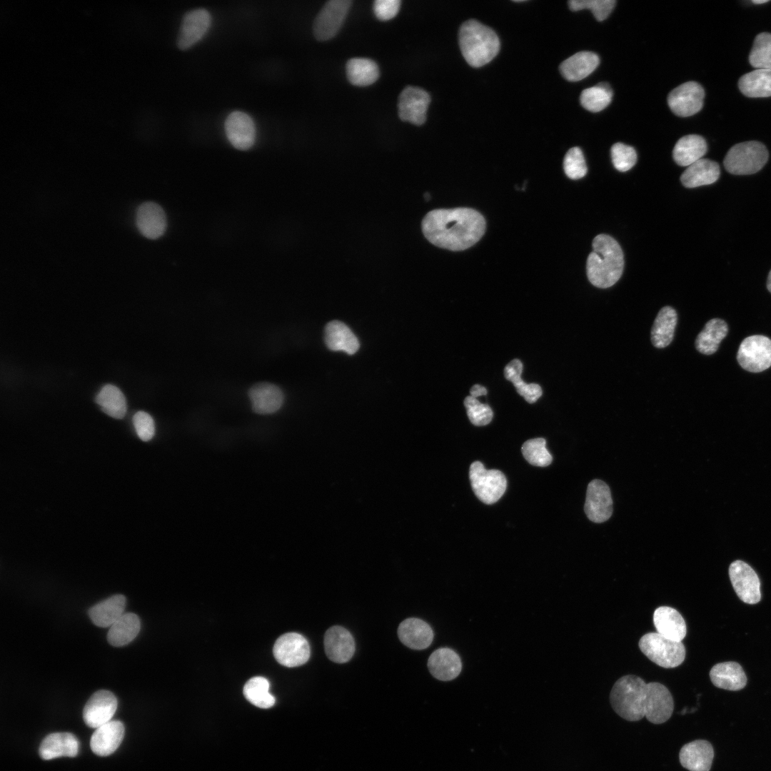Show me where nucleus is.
<instances>
[{
	"label": "nucleus",
	"instance_id": "obj_15",
	"mask_svg": "<svg viewBox=\"0 0 771 771\" xmlns=\"http://www.w3.org/2000/svg\"><path fill=\"white\" fill-rule=\"evenodd\" d=\"M117 706V699L111 691L98 690L90 697L84 706V721L89 727L97 728L111 721Z\"/></svg>",
	"mask_w": 771,
	"mask_h": 771
},
{
	"label": "nucleus",
	"instance_id": "obj_9",
	"mask_svg": "<svg viewBox=\"0 0 771 771\" xmlns=\"http://www.w3.org/2000/svg\"><path fill=\"white\" fill-rule=\"evenodd\" d=\"M352 3L351 0H331L325 4L313 24V33L317 40L327 41L337 34Z\"/></svg>",
	"mask_w": 771,
	"mask_h": 771
},
{
	"label": "nucleus",
	"instance_id": "obj_40",
	"mask_svg": "<svg viewBox=\"0 0 771 771\" xmlns=\"http://www.w3.org/2000/svg\"><path fill=\"white\" fill-rule=\"evenodd\" d=\"M270 684L263 677L251 678L243 687L245 697L260 708H269L275 703L274 697L269 692Z\"/></svg>",
	"mask_w": 771,
	"mask_h": 771
},
{
	"label": "nucleus",
	"instance_id": "obj_2",
	"mask_svg": "<svg viewBox=\"0 0 771 771\" xmlns=\"http://www.w3.org/2000/svg\"><path fill=\"white\" fill-rule=\"evenodd\" d=\"M485 220L470 208L435 209L422 221V231L432 244L448 250H465L476 243L485 231Z\"/></svg>",
	"mask_w": 771,
	"mask_h": 771
},
{
	"label": "nucleus",
	"instance_id": "obj_20",
	"mask_svg": "<svg viewBox=\"0 0 771 771\" xmlns=\"http://www.w3.org/2000/svg\"><path fill=\"white\" fill-rule=\"evenodd\" d=\"M125 733L124 724L119 720H111L97 727L91 735L90 747L99 756H108L114 752L121 745Z\"/></svg>",
	"mask_w": 771,
	"mask_h": 771
},
{
	"label": "nucleus",
	"instance_id": "obj_18",
	"mask_svg": "<svg viewBox=\"0 0 771 771\" xmlns=\"http://www.w3.org/2000/svg\"><path fill=\"white\" fill-rule=\"evenodd\" d=\"M324 648L328 657L334 662L344 663L351 660L355 652V642L346 628L336 625L327 630L324 635Z\"/></svg>",
	"mask_w": 771,
	"mask_h": 771
},
{
	"label": "nucleus",
	"instance_id": "obj_28",
	"mask_svg": "<svg viewBox=\"0 0 771 771\" xmlns=\"http://www.w3.org/2000/svg\"><path fill=\"white\" fill-rule=\"evenodd\" d=\"M600 63L598 56L591 51H580L570 56L560 66L562 76L569 81H578L595 70Z\"/></svg>",
	"mask_w": 771,
	"mask_h": 771
},
{
	"label": "nucleus",
	"instance_id": "obj_32",
	"mask_svg": "<svg viewBox=\"0 0 771 771\" xmlns=\"http://www.w3.org/2000/svg\"><path fill=\"white\" fill-rule=\"evenodd\" d=\"M707 150V146L703 137L696 134L684 136L675 143L672 156L677 164L689 166L702 158Z\"/></svg>",
	"mask_w": 771,
	"mask_h": 771
},
{
	"label": "nucleus",
	"instance_id": "obj_44",
	"mask_svg": "<svg viewBox=\"0 0 771 771\" xmlns=\"http://www.w3.org/2000/svg\"><path fill=\"white\" fill-rule=\"evenodd\" d=\"M566 176L573 180L584 177L588 171L587 165L581 149L573 147L566 153L563 161Z\"/></svg>",
	"mask_w": 771,
	"mask_h": 771
},
{
	"label": "nucleus",
	"instance_id": "obj_43",
	"mask_svg": "<svg viewBox=\"0 0 771 771\" xmlns=\"http://www.w3.org/2000/svg\"><path fill=\"white\" fill-rule=\"evenodd\" d=\"M616 4L615 0H570L569 8L572 11L590 9L597 21L605 20L612 12Z\"/></svg>",
	"mask_w": 771,
	"mask_h": 771
},
{
	"label": "nucleus",
	"instance_id": "obj_37",
	"mask_svg": "<svg viewBox=\"0 0 771 771\" xmlns=\"http://www.w3.org/2000/svg\"><path fill=\"white\" fill-rule=\"evenodd\" d=\"M346 70L349 82L358 86L373 84L378 80L380 74L377 64L366 58L351 59L346 64Z\"/></svg>",
	"mask_w": 771,
	"mask_h": 771
},
{
	"label": "nucleus",
	"instance_id": "obj_52",
	"mask_svg": "<svg viewBox=\"0 0 771 771\" xmlns=\"http://www.w3.org/2000/svg\"><path fill=\"white\" fill-rule=\"evenodd\" d=\"M768 0H753L752 2L756 4H764L768 2Z\"/></svg>",
	"mask_w": 771,
	"mask_h": 771
},
{
	"label": "nucleus",
	"instance_id": "obj_6",
	"mask_svg": "<svg viewBox=\"0 0 771 771\" xmlns=\"http://www.w3.org/2000/svg\"><path fill=\"white\" fill-rule=\"evenodd\" d=\"M638 645L650 660L664 668L676 667L685 658V647L682 641L670 640L657 632L645 634Z\"/></svg>",
	"mask_w": 771,
	"mask_h": 771
},
{
	"label": "nucleus",
	"instance_id": "obj_29",
	"mask_svg": "<svg viewBox=\"0 0 771 771\" xmlns=\"http://www.w3.org/2000/svg\"><path fill=\"white\" fill-rule=\"evenodd\" d=\"M325 342L334 351L354 354L359 348V341L353 331L339 321L329 322L325 328Z\"/></svg>",
	"mask_w": 771,
	"mask_h": 771
},
{
	"label": "nucleus",
	"instance_id": "obj_25",
	"mask_svg": "<svg viewBox=\"0 0 771 771\" xmlns=\"http://www.w3.org/2000/svg\"><path fill=\"white\" fill-rule=\"evenodd\" d=\"M78 739L69 732H54L47 735L39 747V755L49 760L60 757H76L79 752Z\"/></svg>",
	"mask_w": 771,
	"mask_h": 771
},
{
	"label": "nucleus",
	"instance_id": "obj_30",
	"mask_svg": "<svg viewBox=\"0 0 771 771\" xmlns=\"http://www.w3.org/2000/svg\"><path fill=\"white\" fill-rule=\"evenodd\" d=\"M720 173V166L717 162L701 158L687 167L680 176V181L685 187L695 188L715 183Z\"/></svg>",
	"mask_w": 771,
	"mask_h": 771
},
{
	"label": "nucleus",
	"instance_id": "obj_33",
	"mask_svg": "<svg viewBox=\"0 0 771 771\" xmlns=\"http://www.w3.org/2000/svg\"><path fill=\"white\" fill-rule=\"evenodd\" d=\"M677 321L676 311L665 306L658 312L651 329V342L657 348L667 347L672 342Z\"/></svg>",
	"mask_w": 771,
	"mask_h": 771
},
{
	"label": "nucleus",
	"instance_id": "obj_26",
	"mask_svg": "<svg viewBox=\"0 0 771 771\" xmlns=\"http://www.w3.org/2000/svg\"><path fill=\"white\" fill-rule=\"evenodd\" d=\"M248 395L252 408L258 414H270L277 411L283 403V393L272 383H259L253 386Z\"/></svg>",
	"mask_w": 771,
	"mask_h": 771
},
{
	"label": "nucleus",
	"instance_id": "obj_42",
	"mask_svg": "<svg viewBox=\"0 0 771 771\" xmlns=\"http://www.w3.org/2000/svg\"><path fill=\"white\" fill-rule=\"evenodd\" d=\"M521 451L525 459L533 465L546 467L552 463L553 456L546 448L544 438L526 440L522 445Z\"/></svg>",
	"mask_w": 771,
	"mask_h": 771
},
{
	"label": "nucleus",
	"instance_id": "obj_7",
	"mask_svg": "<svg viewBox=\"0 0 771 771\" xmlns=\"http://www.w3.org/2000/svg\"><path fill=\"white\" fill-rule=\"evenodd\" d=\"M469 478L475 495L488 505L496 503L507 488L506 478L501 471L487 470L480 461L471 463Z\"/></svg>",
	"mask_w": 771,
	"mask_h": 771
},
{
	"label": "nucleus",
	"instance_id": "obj_12",
	"mask_svg": "<svg viewBox=\"0 0 771 771\" xmlns=\"http://www.w3.org/2000/svg\"><path fill=\"white\" fill-rule=\"evenodd\" d=\"M430 102V97L426 91L419 87L406 86L398 97V116L403 121L422 125L426 121Z\"/></svg>",
	"mask_w": 771,
	"mask_h": 771
},
{
	"label": "nucleus",
	"instance_id": "obj_24",
	"mask_svg": "<svg viewBox=\"0 0 771 771\" xmlns=\"http://www.w3.org/2000/svg\"><path fill=\"white\" fill-rule=\"evenodd\" d=\"M400 640L414 650L427 648L433 640V632L425 621L415 618L403 620L398 628Z\"/></svg>",
	"mask_w": 771,
	"mask_h": 771
},
{
	"label": "nucleus",
	"instance_id": "obj_51",
	"mask_svg": "<svg viewBox=\"0 0 771 771\" xmlns=\"http://www.w3.org/2000/svg\"><path fill=\"white\" fill-rule=\"evenodd\" d=\"M767 287L768 291L771 293V271H770L768 277H767Z\"/></svg>",
	"mask_w": 771,
	"mask_h": 771
},
{
	"label": "nucleus",
	"instance_id": "obj_50",
	"mask_svg": "<svg viewBox=\"0 0 771 771\" xmlns=\"http://www.w3.org/2000/svg\"><path fill=\"white\" fill-rule=\"evenodd\" d=\"M470 393L472 397L476 398L480 395H486L487 390L485 387L478 384H475L471 388Z\"/></svg>",
	"mask_w": 771,
	"mask_h": 771
},
{
	"label": "nucleus",
	"instance_id": "obj_41",
	"mask_svg": "<svg viewBox=\"0 0 771 771\" xmlns=\"http://www.w3.org/2000/svg\"><path fill=\"white\" fill-rule=\"evenodd\" d=\"M749 61L756 69H771V34L763 32L757 35Z\"/></svg>",
	"mask_w": 771,
	"mask_h": 771
},
{
	"label": "nucleus",
	"instance_id": "obj_14",
	"mask_svg": "<svg viewBox=\"0 0 771 771\" xmlns=\"http://www.w3.org/2000/svg\"><path fill=\"white\" fill-rule=\"evenodd\" d=\"M588 519L596 523L608 520L613 513V500L609 486L599 479L588 485L584 506Z\"/></svg>",
	"mask_w": 771,
	"mask_h": 771
},
{
	"label": "nucleus",
	"instance_id": "obj_10",
	"mask_svg": "<svg viewBox=\"0 0 771 771\" xmlns=\"http://www.w3.org/2000/svg\"><path fill=\"white\" fill-rule=\"evenodd\" d=\"M273 652L277 662L288 667L305 664L311 654L307 640L296 633H288L281 635L273 645Z\"/></svg>",
	"mask_w": 771,
	"mask_h": 771
},
{
	"label": "nucleus",
	"instance_id": "obj_4",
	"mask_svg": "<svg viewBox=\"0 0 771 771\" xmlns=\"http://www.w3.org/2000/svg\"><path fill=\"white\" fill-rule=\"evenodd\" d=\"M458 38L462 55L473 67L487 64L500 51V44L495 32L474 19L461 25Z\"/></svg>",
	"mask_w": 771,
	"mask_h": 771
},
{
	"label": "nucleus",
	"instance_id": "obj_16",
	"mask_svg": "<svg viewBox=\"0 0 771 771\" xmlns=\"http://www.w3.org/2000/svg\"><path fill=\"white\" fill-rule=\"evenodd\" d=\"M225 131L228 141L237 149H249L255 142L254 122L249 115L243 111H235L227 116Z\"/></svg>",
	"mask_w": 771,
	"mask_h": 771
},
{
	"label": "nucleus",
	"instance_id": "obj_22",
	"mask_svg": "<svg viewBox=\"0 0 771 771\" xmlns=\"http://www.w3.org/2000/svg\"><path fill=\"white\" fill-rule=\"evenodd\" d=\"M656 632L672 640L681 642L686 636L687 628L684 618L675 609L660 606L653 613Z\"/></svg>",
	"mask_w": 771,
	"mask_h": 771
},
{
	"label": "nucleus",
	"instance_id": "obj_31",
	"mask_svg": "<svg viewBox=\"0 0 771 771\" xmlns=\"http://www.w3.org/2000/svg\"><path fill=\"white\" fill-rule=\"evenodd\" d=\"M125 607L126 598L115 595L91 607L89 615L94 625L110 628L124 614Z\"/></svg>",
	"mask_w": 771,
	"mask_h": 771
},
{
	"label": "nucleus",
	"instance_id": "obj_46",
	"mask_svg": "<svg viewBox=\"0 0 771 771\" xmlns=\"http://www.w3.org/2000/svg\"><path fill=\"white\" fill-rule=\"evenodd\" d=\"M464 405L470 422L477 426L488 425L493 418V411L489 405L483 404L471 395L464 400Z\"/></svg>",
	"mask_w": 771,
	"mask_h": 771
},
{
	"label": "nucleus",
	"instance_id": "obj_5",
	"mask_svg": "<svg viewBox=\"0 0 771 771\" xmlns=\"http://www.w3.org/2000/svg\"><path fill=\"white\" fill-rule=\"evenodd\" d=\"M768 151L762 143L752 141L735 144L724 158V166L735 175H750L759 171L768 160Z\"/></svg>",
	"mask_w": 771,
	"mask_h": 771
},
{
	"label": "nucleus",
	"instance_id": "obj_47",
	"mask_svg": "<svg viewBox=\"0 0 771 771\" xmlns=\"http://www.w3.org/2000/svg\"><path fill=\"white\" fill-rule=\"evenodd\" d=\"M133 423L139 438L143 441L150 440L155 433V425L152 417L144 411L137 412L133 418Z\"/></svg>",
	"mask_w": 771,
	"mask_h": 771
},
{
	"label": "nucleus",
	"instance_id": "obj_1",
	"mask_svg": "<svg viewBox=\"0 0 771 771\" xmlns=\"http://www.w3.org/2000/svg\"><path fill=\"white\" fill-rule=\"evenodd\" d=\"M615 712L628 721L645 717L653 724H662L672 715L674 701L669 690L662 684L645 682L633 675L619 678L610 695Z\"/></svg>",
	"mask_w": 771,
	"mask_h": 771
},
{
	"label": "nucleus",
	"instance_id": "obj_39",
	"mask_svg": "<svg viewBox=\"0 0 771 771\" xmlns=\"http://www.w3.org/2000/svg\"><path fill=\"white\" fill-rule=\"evenodd\" d=\"M613 91L608 83L598 84L584 89L580 94L582 106L591 112H598L605 109L611 102Z\"/></svg>",
	"mask_w": 771,
	"mask_h": 771
},
{
	"label": "nucleus",
	"instance_id": "obj_48",
	"mask_svg": "<svg viewBox=\"0 0 771 771\" xmlns=\"http://www.w3.org/2000/svg\"><path fill=\"white\" fill-rule=\"evenodd\" d=\"M400 3L399 0H376L373 4L374 14L381 21L391 19L398 14Z\"/></svg>",
	"mask_w": 771,
	"mask_h": 771
},
{
	"label": "nucleus",
	"instance_id": "obj_27",
	"mask_svg": "<svg viewBox=\"0 0 771 771\" xmlns=\"http://www.w3.org/2000/svg\"><path fill=\"white\" fill-rule=\"evenodd\" d=\"M712 684L721 689L739 690L745 687L747 677L740 665L736 662H724L715 665L710 671Z\"/></svg>",
	"mask_w": 771,
	"mask_h": 771
},
{
	"label": "nucleus",
	"instance_id": "obj_38",
	"mask_svg": "<svg viewBox=\"0 0 771 771\" xmlns=\"http://www.w3.org/2000/svg\"><path fill=\"white\" fill-rule=\"evenodd\" d=\"M96 402L108 415L121 419L126 413V400L121 390L115 386H104L96 397Z\"/></svg>",
	"mask_w": 771,
	"mask_h": 771
},
{
	"label": "nucleus",
	"instance_id": "obj_35",
	"mask_svg": "<svg viewBox=\"0 0 771 771\" xmlns=\"http://www.w3.org/2000/svg\"><path fill=\"white\" fill-rule=\"evenodd\" d=\"M727 331V325L723 320L720 318L710 320L697 336L695 340L697 350L702 354H713L718 349L720 343L726 336Z\"/></svg>",
	"mask_w": 771,
	"mask_h": 771
},
{
	"label": "nucleus",
	"instance_id": "obj_19",
	"mask_svg": "<svg viewBox=\"0 0 771 771\" xmlns=\"http://www.w3.org/2000/svg\"><path fill=\"white\" fill-rule=\"evenodd\" d=\"M136 226L146 238L156 239L166 228V218L163 208L157 203L148 201L141 203L136 211Z\"/></svg>",
	"mask_w": 771,
	"mask_h": 771
},
{
	"label": "nucleus",
	"instance_id": "obj_3",
	"mask_svg": "<svg viewBox=\"0 0 771 771\" xmlns=\"http://www.w3.org/2000/svg\"><path fill=\"white\" fill-rule=\"evenodd\" d=\"M593 251L589 254L586 271L589 281L595 287L607 288L621 277L624 259L619 243L607 234H599L593 241Z\"/></svg>",
	"mask_w": 771,
	"mask_h": 771
},
{
	"label": "nucleus",
	"instance_id": "obj_11",
	"mask_svg": "<svg viewBox=\"0 0 771 771\" xmlns=\"http://www.w3.org/2000/svg\"><path fill=\"white\" fill-rule=\"evenodd\" d=\"M729 576L732 585L744 603L756 604L760 601V582L755 571L744 561L737 560L729 567Z\"/></svg>",
	"mask_w": 771,
	"mask_h": 771
},
{
	"label": "nucleus",
	"instance_id": "obj_13",
	"mask_svg": "<svg viewBox=\"0 0 771 771\" xmlns=\"http://www.w3.org/2000/svg\"><path fill=\"white\" fill-rule=\"evenodd\" d=\"M705 91L695 81L685 82L670 91L667 104L671 111L680 117L697 113L703 106Z\"/></svg>",
	"mask_w": 771,
	"mask_h": 771
},
{
	"label": "nucleus",
	"instance_id": "obj_36",
	"mask_svg": "<svg viewBox=\"0 0 771 771\" xmlns=\"http://www.w3.org/2000/svg\"><path fill=\"white\" fill-rule=\"evenodd\" d=\"M738 86L748 97L771 96V69H758L744 74L739 79Z\"/></svg>",
	"mask_w": 771,
	"mask_h": 771
},
{
	"label": "nucleus",
	"instance_id": "obj_21",
	"mask_svg": "<svg viewBox=\"0 0 771 771\" xmlns=\"http://www.w3.org/2000/svg\"><path fill=\"white\" fill-rule=\"evenodd\" d=\"M714 757L712 745L697 740L683 745L679 753L680 762L690 771H709Z\"/></svg>",
	"mask_w": 771,
	"mask_h": 771
},
{
	"label": "nucleus",
	"instance_id": "obj_45",
	"mask_svg": "<svg viewBox=\"0 0 771 771\" xmlns=\"http://www.w3.org/2000/svg\"><path fill=\"white\" fill-rule=\"evenodd\" d=\"M610 152L613 164L619 171H628L637 161L635 148L623 143L618 142L613 144Z\"/></svg>",
	"mask_w": 771,
	"mask_h": 771
},
{
	"label": "nucleus",
	"instance_id": "obj_34",
	"mask_svg": "<svg viewBox=\"0 0 771 771\" xmlns=\"http://www.w3.org/2000/svg\"><path fill=\"white\" fill-rule=\"evenodd\" d=\"M141 622L138 617L131 613H124L109 628L108 642L114 647H121L131 642L138 634Z\"/></svg>",
	"mask_w": 771,
	"mask_h": 771
},
{
	"label": "nucleus",
	"instance_id": "obj_8",
	"mask_svg": "<svg viewBox=\"0 0 771 771\" xmlns=\"http://www.w3.org/2000/svg\"><path fill=\"white\" fill-rule=\"evenodd\" d=\"M737 359L745 370L758 373L771 366V340L755 335L745 338L740 345Z\"/></svg>",
	"mask_w": 771,
	"mask_h": 771
},
{
	"label": "nucleus",
	"instance_id": "obj_17",
	"mask_svg": "<svg viewBox=\"0 0 771 771\" xmlns=\"http://www.w3.org/2000/svg\"><path fill=\"white\" fill-rule=\"evenodd\" d=\"M211 24V15L205 9L191 10L185 14L177 39V46L186 50L206 34Z\"/></svg>",
	"mask_w": 771,
	"mask_h": 771
},
{
	"label": "nucleus",
	"instance_id": "obj_49",
	"mask_svg": "<svg viewBox=\"0 0 771 771\" xmlns=\"http://www.w3.org/2000/svg\"><path fill=\"white\" fill-rule=\"evenodd\" d=\"M512 383L518 394L529 403H534L542 395V389L538 384H527L521 379V377H518Z\"/></svg>",
	"mask_w": 771,
	"mask_h": 771
},
{
	"label": "nucleus",
	"instance_id": "obj_23",
	"mask_svg": "<svg viewBox=\"0 0 771 771\" xmlns=\"http://www.w3.org/2000/svg\"><path fill=\"white\" fill-rule=\"evenodd\" d=\"M428 667L432 675L438 680L448 681L455 679L462 669L459 655L448 647L435 650L429 657Z\"/></svg>",
	"mask_w": 771,
	"mask_h": 771
}]
</instances>
